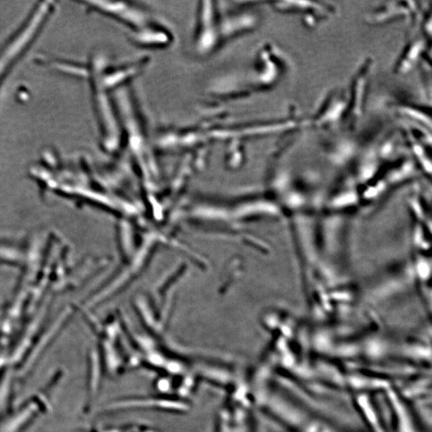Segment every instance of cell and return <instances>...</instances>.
Listing matches in <instances>:
<instances>
[{"instance_id": "277c9868", "label": "cell", "mask_w": 432, "mask_h": 432, "mask_svg": "<svg viewBox=\"0 0 432 432\" xmlns=\"http://www.w3.org/2000/svg\"><path fill=\"white\" fill-rule=\"evenodd\" d=\"M80 68H81V67H77L76 71H81ZM82 72H83V71H82ZM106 90H107V88H106V90H104V92H103V94H102V95H106Z\"/></svg>"}, {"instance_id": "7a4b0ae2", "label": "cell", "mask_w": 432, "mask_h": 432, "mask_svg": "<svg viewBox=\"0 0 432 432\" xmlns=\"http://www.w3.org/2000/svg\"><path fill=\"white\" fill-rule=\"evenodd\" d=\"M90 12L113 19L131 30L132 40L143 47H159L169 43V34L144 8L132 3L87 1Z\"/></svg>"}, {"instance_id": "3957f363", "label": "cell", "mask_w": 432, "mask_h": 432, "mask_svg": "<svg viewBox=\"0 0 432 432\" xmlns=\"http://www.w3.org/2000/svg\"><path fill=\"white\" fill-rule=\"evenodd\" d=\"M198 8V22L194 37V47L199 55L214 52L222 43L218 20V8L210 6V3H201Z\"/></svg>"}, {"instance_id": "6da1fadb", "label": "cell", "mask_w": 432, "mask_h": 432, "mask_svg": "<svg viewBox=\"0 0 432 432\" xmlns=\"http://www.w3.org/2000/svg\"><path fill=\"white\" fill-rule=\"evenodd\" d=\"M55 10L54 2L39 3L0 44V88L37 41Z\"/></svg>"}]
</instances>
